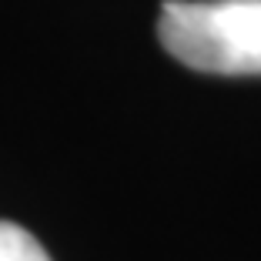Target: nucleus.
<instances>
[{
  "instance_id": "obj_1",
  "label": "nucleus",
  "mask_w": 261,
  "mask_h": 261,
  "mask_svg": "<svg viewBox=\"0 0 261 261\" xmlns=\"http://www.w3.org/2000/svg\"><path fill=\"white\" fill-rule=\"evenodd\" d=\"M158 37L207 74H261V0H164Z\"/></svg>"
},
{
  "instance_id": "obj_2",
  "label": "nucleus",
  "mask_w": 261,
  "mask_h": 261,
  "mask_svg": "<svg viewBox=\"0 0 261 261\" xmlns=\"http://www.w3.org/2000/svg\"><path fill=\"white\" fill-rule=\"evenodd\" d=\"M0 261H50L40 241L20 224L0 221Z\"/></svg>"
}]
</instances>
